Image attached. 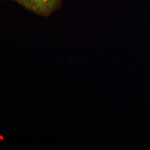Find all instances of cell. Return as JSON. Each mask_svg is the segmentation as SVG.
Segmentation results:
<instances>
[{"mask_svg":"<svg viewBox=\"0 0 150 150\" xmlns=\"http://www.w3.org/2000/svg\"><path fill=\"white\" fill-rule=\"evenodd\" d=\"M0 1H1V0H0Z\"/></svg>","mask_w":150,"mask_h":150,"instance_id":"obj_2","label":"cell"},{"mask_svg":"<svg viewBox=\"0 0 150 150\" xmlns=\"http://www.w3.org/2000/svg\"><path fill=\"white\" fill-rule=\"evenodd\" d=\"M33 13L49 17L61 6L62 0H12Z\"/></svg>","mask_w":150,"mask_h":150,"instance_id":"obj_1","label":"cell"}]
</instances>
